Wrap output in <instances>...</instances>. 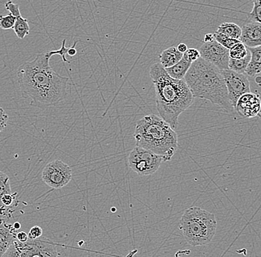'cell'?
<instances>
[{
  "label": "cell",
  "instance_id": "cell-24",
  "mask_svg": "<svg viewBox=\"0 0 261 257\" xmlns=\"http://www.w3.org/2000/svg\"><path fill=\"white\" fill-rule=\"evenodd\" d=\"M16 17L10 13L8 15L0 16V27L3 30L13 28L15 24Z\"/></svg>",
  "mask_w": 261,
  "mask_h": 257
},
{
  "label": "cell",
  "instance_id": "cell-6",
  "mask_svg": "<svg viewBox=\"0 0 261 257\" xmlns=\"http://www.w3.org/2000/svg\"><path fill=\"white\" fill-rule=\"evenodd\" d=\"M56 246L48 239L42 237L34 240L21 242L13 241L10 248L3 256L5 257H55L58 256Z\"/></svg>",
  "mask_w": 261,
  "mask_h": 257
},
{
  "label": "cell",
  "instance_id": "cell-28",
  "mask_svg": "<svg viewBox=\"0 0 261 257\" xmlns=\"http://www.w3.org/2000/svg\"><path fill=\"white\" fill-rule=\"evenodd\" d=\"M28 235H29V238L31 240L39 238L42 235V227H40V226H34L32 227Z\"/></svg>",
  "mask_w": 261,
  "mask_h": 257
},
{
  "label": "cell",
  "instance_id": "cell-20",
  "mask_svg": "<svg viewBox=\"0 0 261 257\" xmlns=\"http://www.w3.org/2000/svg\"><path fill=\"white\" fill-rule=\"evenodd\" d=\"M12 193L11 188V182L9 177L4 172L0 170V209L6 207L2 203L1 199L6 193Z\"/></svg>",
  "mask_w": 261,
  "mask_h": 257
},
{
  "label": "cell",
  "instance_id": "cell-29",
  "mask_svg": "<svg viewBox=\"0 0 261 257\" xmlns=\"http://www.w3.org/2000/svg\"><path fill=\"white\" fill-rule=\"evenodd\" d=\"M16 240L21 242H26L29 240V235L24 232H18L16 234Z\"/></svg>",
  "mask_w": 261,
  "mask_h": 257
},
{
  "label": "cell",
  "instance_id": "cell-14",
  "mask_svg": "<svg viewBox=\"0 0 261 257\" xmlns=\"http://www.w3.org/2000/svg\"><path fill=\"white\" fill-rule=\"evenodd\" d=\"M248 49L250 51L251 59L245 74L254 77L261 73V45L254 48H248Z\"/></svg>",
  "mask_w": 261,
  "mask_h": 257
},
{
  "label": "cell",
  "instance_id": "cell-31",
  "mask_svg": "<svg viewBox=\"0 0 261 257\" xmlns=\"http://www.w3.org/2000/svg\"><path fill=\"white\" fill-rule=\"evenodd\" d=\"M177 50H178L179 51L182 53H185V52L187 51V50H188L187 45L184 43L179 44V45H177Z\"/></svg>",
  "mask_w": 261,
  "mask_h": 257
},
{
  "label": "cell",
  "instance_id": "cell-33",
  "mask_svg": "<svg viewBox=\"0 0 261 257\" xmlns=\"http://www.w3.org/2000/svg\"><path fill=\"white\" fill-rule=\"evenodd\" d=\"M13 226H14V229H15L16 231L19 230L21 227V224L19 222H16L15 223L13 224Z\"/></svg>",
  "mask_w": 261,
  "mask_h": 257
},
{
  "label": "cell",
  "instance_id": "cell-17",
  "mask_svg": "<svg viewBox=\"0 0 261 257\" xmlns=\"http://www.w3.org/2000/svg\"><path fill=\"white\" fill-rule=\"evenodd\" d=\"M14 16L16 17V22L13 29H14L16 37L22 40L30 33L29 20L22 18L20 12L17 13Z\"/></svg>",
  "mask_w": 261,
  "mask_h": 257
},
{
  "label": "cell",
  "instance_id": "cell-8",
  "mask_svg": "<svg viewBox=\"0 0 261 257\" xmlns=\"http://www.w3.org/2000/svg\"><path fill=\"white\" fill-rule=\"evenodd\" d=\"M71 179V167L60 159L49 162L42 170V181L54 189H60L66 186Z\"/></svg>",
  "mask_w": 261,
  "mask_h": 257
},
{
  "label": "cell",
  "instance_id": "cell-13",
  "mask_svg": "<svg viewBox=\"0 0 261 257\" xmlns=\"http://www.w3.org/2000/svg\"><path fill=\"white\" fill-rule=\"evenodd\" d=\"M16 230L12 224L0 221V257L7 251L13 241L16 239Z\"/></svg>",
  "mask_w": 261,
  "mask_h": 257
},
{
  "label": "cell",
  "instance_id": "cell-21",
  "mask_svg": "<svg viewBox=\"0 0 261 257\" xmlns=\"http://www.w3.org/2000/svg\"><path fill=\"white\" fill-rule=\"evenodd\" d=\"M249 49L247 47L241 42L236 44L232 48L229 49L230 58L240 60V59L244 58L247 55Z\"/></svg>",
  "mask_w": 261,
  "mask_h": 257
},
{
  "label": "cell",
  "instance_id": "cell-11",
  "mask_svg": "<svg viewBox=\"0 0 261 257\" xmlns=\"http://www.w3.org/2000/svg\"><path fill=\"white\" fill-rule=\"evenodd\" d=\"M234 110L243 118L261 117V100L260 96L249 92L240 97Z\"/></svg>",
  "mask_w": 261,
  "mask_h": 257
},
{
  "label": "cell",
  "instance_id": "cell-7",
  "mask_svg": "<svg viewBox=\"0 0 261 257\" xmlns=\"http://www.w3.org/2000/svg\"><path fill=\"white\" fill-rule=\"evenodd\" d=\"M128 162L133 172L140 177H144L156 173L164 160L161 156L152 151L136 146L130 151Z\"/></svg>",
  "mask_w": 261,
  "mask_h": 257
},
{
  "label": "cell",
  "instance_id": "cell-9",
  "mask_svg": "<svg viewBox=\"0 0 261 257\" xmlns=\"http://www.w3.org/2000/svg\"><path fill=\"white\" fill-rule=\"evenodd\" d=\"M221 73L227 88L228 99L234 109L240 97L246 93L251 92L250 83L246 74H240L229 68L223 70Z\"/></svg>",
  "mask_w": 261,
  "mask_h": 257
},
{
  "label": "cell",
  "instance_id": "cell-15",
  "mask_svg": "<svg viewBox=\"0 0 261 257\" xmlns=\"http://www.w3.org/2000/svg\"><path fill=\"white\" fill-rule=\"evenodd\" d=\"M192 62L189 61L186 56H182V58L176 63L174 66L166 68L168 74L171 78L176 79H184L186 74L192 66Z\"/></svg>",
  "mask_w": 261,
  "mask_h": 257
},
{
  "label": "cell",
  "instance_id": "cell-22",
  "mask_svg": "<svg viewBox=\"0 0 261 257\" xmlns=\"http://www.w3.org/2000/svg\"><path fill=\"white\" fill-rule=\"evenodd\" d=\"M213 35L214 37H215V40L217 42H219L220 45H223V47H225V48H227L228 50L232 48L236 44L241 42L239 40L231 38V37H227V36L219 33L218 32H215Z\"/></svg>",
  "mask_w": 261,
  "mask_h": 257
},
{
  "label": "cell",
  "instance_id": "cell-23",
  "mask_svg": "<svg viewBox=\"0 0 261 257\" xmlns=\"http://www.w3.org/2000/svg\"><path fill=\"white\" fill-rule=\"evenodd\" d=\"M248 19L261 23V0H253L252 11L248 14Z\"/></svg>",
  "mask_w": 261,
  "mask_h": 257
},
{
  "label": "cell",
  "instance_id": "cell-4",
  "mask_svg": "<svg viewBox=\"0 0 261 257\" xmlns=\"http://www.w3.org/2000/svg\"><path fill=\"white\" fill-rule=\"evenodd\" d=\"M134 137L136 146L161 156L164 162L171 160L178 149L175 130L156 115H147L138 120Z\"/></svg>",
  "mask_w": 261,
  "mask_h": 257
},
{
  "label": "cell",
  "instance_id": "cell-32",
  "mask_svg": "<svg viewBox=\"0 0 261 257\" xmlns=\"http://www.w3.org/2000/svg\"><path fill=\"white\" fill-rule=\"evenodd\" d=\"M214 40H215V37H214V35L212 34H205V37H204V42H212Z\"/></svg>",
  "mask_w": 261,
  "mask_h": 257
},
{
  "label": "cell",
  "instance_id": "cell-1",
  "mask_svg": "<svg viewBox=\"0 0 261 257\" xmlns=\"http://www.w3.org/2000/svg\"><path fill=\"white\" fill-rule=\"evenodd\" d=\"M66 40L59 50L39 53L31 62L19 66L17 71L18 82L24 96L36 105L51 106L64 100L68 88V79L54 71L50 66V59L60 55L64 63H70L65 58L68 48Z\"/></svg>",
  "mask_w": 261,
  "mask_h": 257
},
{
  "label": "cell",
  "instance_id": "cell-26",
  "mask_svg": "<svg viewBox=\"0 0 261 257\" xmlns=\"http://www.w3.org/2000/svg\"><path fill=\"white\" fill-rule=\"evenodd\" d=\"M16 193L12 194V193H6V194L3 195L1 199L3 206H6V207H11L12 204H14V200L16 199Z\"/></svg>",
  "mask_w": 261,
  "mask_h": 257
},
{
  "label": "cell",
  "instance_id": "cell-19",
  "mask_svg": "<svg viewBox=\"0 0 261 257\" xmlns=\"http://www.w3.org/2000/svg\"><path fill=\"white\" fill-rule=\"evenodd\" d=\"M251 53L250 51L248 52L247 55L244 58L236 60V59L229 58L228 61V68L231 71L240 73V74H245L246 68L250 61Z\"/></svg>",
  "mask_w": 261,
  "mask_h": 257
},
{
  "label": "cell",
  "instance_id": "cell-27",
  "mask_svg": "<svg viewBox=\"0 0 261 257\" xmlns=\"http://www.w3.org/2000/svg\"><path fill=\"white\" fill-rule=\"evenodd\" d=\"M8 119V115L4 109L0 107V133L7 127Z\"/></svg>",
  "mask_w": 261,
  "mask_h": 257
},
{
  "label": "cell",
  "instance_id": "cell-5",
  "mask_svg": "<svg viewBox=\"0 0 261 257\" xmlns=\"http://www.w3.org/2000/svg\"><path fill=\"white\" fill-rule=\"evenodd\" d=\"M179 229L186 241L192 246L208 245L216 234V218L215 214L193 206L184 211Z\"/></svg>",
  "mask_w": 261,
  "mask_h": 257
},
{
  "label": "cell",
  "instance_id": "cell-25",
  "mask_svg": "<svg viewBox=\"0 0 261 257\" xmlns=\"http://www.w3.org/2000/svg\"><path fill=\"white\" fill-rule=\"evenodd\" d=\"M184 56H186L189 61L193 63V62L200 58V53L199 50L195 49V48H190V49H188L187 51L184 53Z\"/></svg>",
  "mask_w": 261,
  "mask_h": 257
},
{
  "label": "cell",
  "instance_id": "cell-2",
  "mask_svg": "<svg viewBox=\"0 0 261 257\" xmlns=\"http://www.w3.org/2000/svg\"><path fill=\"white\" fill-rule=\"evenodd\" d=\"M160 117L174 130L177 129L179 115L193 104V94L184 79L171 78L161 63L150 68Z\"/></svg>",
  "mask_w": 261,
  "mask_h": 257
},
{
  "label": "cell",
  "instance_id": "cell-10",
  "mask_svg": "<svg viewBox=\"0 0 261 257\" xmlns=\"http://www.w3.org/2000/svg\"><path fill=\"white\" fill-rule=\"evenodd\" d=\"M199 51L200 58L216 66L220 71L228 69L229 50L220 45L216 40L204 42Z\"/></svg>",
  "mask_w": 261,
  "mask_h": 257
},
{
  "label": "cell",
  "instance_id": "cell-3",
  "mask_svg": "<svg viewBox=\"0 0 261 257\" xmlns=\"http://www.w3.org/2000/svg\"><path fill=\"white\" fill-rule=\"evenodd\" d=\"M184 79L195 98L210 101L227 112L234 110L221 71L212 63L199 58L192 63Z\"/></svg>",
  "mask_w": 261,
  "mask_h": 257
},
{
  "label": "cell",
  "instance_id": "cell-18",
  "mask_svg": "<svg viewBox=\"0 0 261 257\" xmlns=\"http://www.w3.org/2000/svg\"><path fill=\"white\" fill-rule=\"evenodd\" d=\"M217 32L224 34L231 38L239 40L241 38L242 29L239 25L232 22H224L218 27Z\"/></svg>",
  "mask_w": 261,
  "mask_h": 257
},
{
  "label": "cell",
  "instance_id": "cell-16",
  "mask_svg": "<svg viewBox=\"0 0 261 257\" xmlns=\"http://www.w3.org/2000/svg\"><path fill=\"white\" fill-rule=\"evenodd\" d=\"M182 56L184 53H180L176 47H170L161 53L160 55V61L165 68H167L178 63Z\"/></svg>",
  "mask_w": 261,
  "mask_h": 257
},
{
  "label": "cell",
  "instance_id": "cell-12",
  "mask_svg": "<svg viewBox=\"0 0 261 257\" xmlns=\"http://www.w3.org/2000/svg\"><path fill=\"white\" fill-rule=\"evenodd\" d=\"M240 41L244 43L247 48L261 45V23L254 21H249L241 27Z\"/></svg>",
  "mask_w": 261,
  "mask_h": 257
},
{
  "label": "cell",
  "instance_id": "cell-30",
  "mask_svg": "<svg viewBox=\"0 0 261 257\" xmlns=\"http://www.w3.org/2000/svg\"><path fill=\"white\" fill-rule=\"evenodd\" d=\"M76 42H75L74 43H73L72 47H71V48H68V53H67V54H68V56H75V55H76V48H75V47H76Z\"/></svg>",
  "mask_w": 261,
  "mask_h": 257
}]
</instances>
